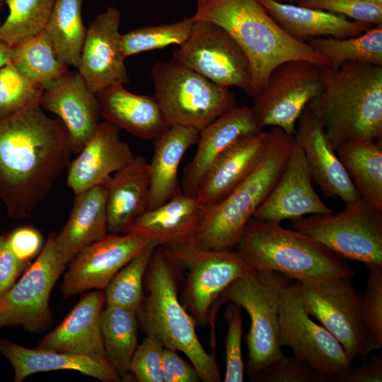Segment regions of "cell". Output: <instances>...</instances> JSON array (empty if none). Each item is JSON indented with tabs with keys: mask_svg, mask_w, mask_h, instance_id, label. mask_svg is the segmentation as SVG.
Returning <instances> with one entry per match:
<instances>
[{
	"mask_svg": "<svg viewBox=\"0 0 382 382\" xmlns=\"http://www.w3.org/2000/svg\"><path fill=\"white\" fill-rule=\"evenodd\" d=\"M2 6H3V4H0V10L2 8ZM0 24H1V23H0Z\"/></svg>",
	"mask_w": 382,
	"mask_h": 382,
	"instance_id": "obj_54",
	"label": "cell"
},
{
	"mask_svg": "<svg viewBox=\"0 0 382 382\" xmlns=\"http://www.w3.org/2000/svg\"><path fill=\"white\" fill-rule=\"evenodd\" d=\"M193 21L188 38L173 58L217 85L238 87L252 97L250 64L238 42L214 23Z\"/></svg>",
	"mask_w": 382,
	"mask_h": 382,
	"instance_id": "obj_14",
	"label": "cell"
},
{
	"mask_svg": "<svg viewBox=\"0 0 382 382\" xmlns=\"http://www.w3.org/2000/svg\"><path fill=\"white\" fill-rule=\"evenodd\" d=\"M40 103L58 116L68 132L71 153L79 154L95 134L101 117L96 95L79 73L68 69L43 89Z\"/></svg>",
	"mask_w": 382,
	"mask_h": 382,
	"instance_id": "obj_19",
	"label": "cell"
},
{
	"mask_svg": "<svg viewBox=\"0 0 382 382\" xmlns=\"http://www.w3.org/2000/svg\"><path fill=\"white\" fill-rule=\"evenodd\" d=\"M43 88L11 62L0 68V119L11 116L40 100Z\"/></svg>",
	"mask_w": 382,
	"mask_h": 382,
	"instance_id": "obj_40",
	"label": "cell"
},
{
	"mask_svg": "<svg viewBox=\"0 0 382 382\" xmlns=\"http://www.w3.org/2000/svg\"><path fill=\"white\" fill-rule=\"evenodd\" d=\"M122 84L96 93L101 117L144 140H154L170 125L156 99L126 90Z\"/></svg>",
	"mask_w": 382,
	"mask_h": 382,
	"instance_id": "obj_26",
	"label": "cell"
},
{
	"mask_svg": "<svg viewBox=\"0 0 382 382\" xmlns=\"http://www.w3.org/2000/svg\"><path fill=\"white\" fill-rule=\"evenodd\" d=\"M271 17L291 37L347 38L358 36L373 26L334 13L274 0H258Z\"/></svg>",
	"mask_w": 382,
	"mask_h": 382,
	"instance_id": "obj_31",
	"label": "cell"
},
{
	"mask_svg": "<svg viewBox=\"0 0 382 382\" xmlns=\"http://www.w3.org/2000/svg\"><path fill=\"white\" fill-rule=\"evenodd\" d=\"M105 304L104 290L86 293L62 322L39 342L36 348L105 359L100 325Z\"/></svg>",
	"mask_w": 382,
	"mask_h": 382,
	"instance_id": "obj_23",
	"label": "cell"
},
{
	"mask_svg": "<svg viewBox=\"0 0 382 382\" xmlns=\"http://www.w3.org/2000/svg\"><path fill=\"white\" fill-rule=\"evenodd\" d=\"M149 163L137 156L107 181L106 212L108 233H125L147 209Z\"/></svg>",
	"mask_w": 382,
	"mask_h": 382,
	"instance_id": "obj_30",
	"label": "cell"
},
{
	"mask_svg": "<svg viewBox=\"0 0 382 382\" xmlns=\"http://www.w3.org/2000/svg\"><path fill=\"white\" fill-rule=\"evenodd\" d=\"M163 382H199L201 378L197 369L185 361L177 351L164 347L163 353Z\"/></svg>",
	"mask_w": 382,
	"mask_h": 382,
	"instance_id": "obj_47",
	"label": "cell"
},
{
	"mask_svg": "<svg viewBox=\"0 0 382 382\" xmlns=\"http://www.w3.org/2000/svg\"><path fill=\"white\" fill-rule=\"evenodd\" d=\"M57 0H5L8 8L0 24V41L13 47L45 30Z\"/></svg>",
	"mask_w": 382,
	"mask_h": 382,
	"instance_id": "obj_37",
	"label": "cell"
},
{
	"mask_svg": "<svg viewBox=\"0 0 382 382\" xmlns=\"http://www.w3.org/2000/svg\"><path fill=\"white\" fill-rule=\"evenodd\" d=\"M105 359L122 379H128L130 364L137 347V311L106 305L100 318Z\"/></svg>",
	"mask_w": 382,
	"mask_h": 382,
	"instance_id": "obj_33",
	"label": "cell"
},
{
	"mask_svg": "<svg viewBox=\"0 0 382 382\" xmlns=\"http://www.w3.org/2000/svg\"><path fill=\"white\" fill-rule=\"evenodd\" d=\"M204 209L195 196L182 193L138 216L125 233H137L158 246L192 241Z\"/></svg>",
	"mask_w": 382,
	"mask_h": 382,
	"instance_id": "obj_27",
	"label": "cell"
},
{
	"mask_svg": "<svg viewBox=\"0 0 382 382\" xmlns=\"http://www.w3.org/2000/svg\"><path fill=\"white\" fill-rule=\"evenodd\" d=\"M291 281L279 272L254 270L233 282L220 296L219 307L231 301L250 317L246 335L250 377L272 369L286 357L278 342L279 300Z\"/></svg>",
	"mask_w": 382,
	"mask_h": 382,
	"instance_id": "obj_7",
	"label": "cell"
},
{
	"mask_svg": "<svg viewBox=\"0 0 382 382\" xmlns=\"http://www.w3.org/2000/svg\"><path fill=\"white\" fill-rule=\"evenodd\" d=\"M352 279L336 277L293 283L306 312L338 340L353 361L366 359L375 349L364 324L361 296Z\"/></svg>",
	"mask_w": 382,
	"mask_h": 382,
	"instance_id": "obj_11",
	"label": "cell"
},
{
	"mask_svg": "<svg viewBox=\"0 0 382 382\" xmlns=\"http://www.w3.org/2000/svg\"><path fill=\"white\" fill-rule=\"evenodd\" d=\"M270 132L245 136L228 148L210 168L196 197L206 209L224 199L255 168L267 151Z\"/></svg>",
	"mask_w": 382,
	"mask_h": 382,
	"instance_id": "obj_24",
	"label": "cell"
},
{
	"mask_svg": "<svg viewBox=\"0 0 382 382\" xmlns=\"http://www.w3.org/2000/svg\"><path fill=\"white\" fill-rule=\"evenodd\" d=\"M164 346L156 338L146 335L133 354L130 372L138 382H163Z\"/></svg>",
	"mask_w": 382,
	"mask_h": 382,
	"instance_id": "obj_44",
	"label": "cell"
},
{
	"mask_svg": "<svg viewBox=\"0 0 382 382\" xmlns=\"http://www.w3.org/2000/svg\"><path fill=\"white\" fill-rule=\"evenodd\" d=\"M325 87L306 106L335 150L357 140L382 139V66L348 62L324 67Z\"/></svg>",
	"mask_w": 382,
	"mask_h": 382,
	"instance_id": "obj_3",
	"label": "cell"
},
{
	"mask_svg": "<svg viewBox=\"0 0 382 382\" xmlns=\"http://www.w3.org/2000/svg\"><path fill=\"white\" fill-rule=\"evenodd\" d=\"M153 243L137 233H107L69 262L61 286L62 295L69 297L88 290H104L122 267Z\"/></svg>",
	"mask_w": 382,
	"mask_h": 382,
	"instance_id": "obj_16",
	"label": "cell"
},
{
	"mask_svg": "<svg viewBox=\"0 0 382 382\" xmlns=\"http://www.w3.org/2000/svg\"><path fill=\"white\" fill-rule=\"evenodd\" d=\"M11 48L0 41V68L11 62Z\"/></svg>",
	"mask_w": 382,
	"mask_h": 382,
	"instance_id": "obj_50",
	"label": "cell"
},
{
	"mask_svg": "<svg viewBox=\"0 0 382 382\" xmlns=\"http://www.w3.org/2000/svg\"><path fill=\"white\" fill-rule=\"evenodd\" d=\"M305 42L323 56L332 69H337L348 62L382 66V25H373L355 37H308Z\"/></svg>",
	"mask_w": 382,
	"mask_h": 382,
	"instance_id": "obj_35",
	"label": "cell"
},
{
	"mask_svg": "<svg viewBox=\"0 0 382 382\" xmlns=\"http://www.w3.org/2000/svg\"><path fill=\"white\" fill-rule=\"evenodd\" d=\"M294 137L305 154L313 180L326 197L340 198L345 204L361 198L323 126L307 107L296 122Z\"/></svg>",
	"mask_w": 382,
	"mask_h": 382,
	"instance_id": "obj_20",
	"label": "cell"
},
{
	"mask_svg": "<svg viewBox=\"0 0 382 382\" xmlns=\"http://www.w3.org/2000/svg\"><path fill=\"white\" fill-rule=\"evenodd\" d=\"M251 108L237 105L199 132L197 149L183 171L182 191L196 196L206 174L219 156L241 138L261 131Z\"/></svg>",
	"mask_w": 382,
	"mask_h": 382,
	"instance_id": "obj_22",
	"label": "cell"
},
{
	"mask_svg": "<svg viewBox=\"0 0 382 382\" xmlns=\"http://www.w3.org/2000/svg\"><path fill=\"white\" fill-rule=\"evenodd\" d=\"M177 270L185 274L182 304L195 325L214 327L218 302L236 279L254 271L233 250H208L192 241L161 246Z\"/></svg>",
	"mask_w": 382,
	"mask_h": 382,
	"instance_id": "obj_8",
	"label": "cell"
},
{
	"mask_svg": "<svg viewBox=\"0 0 382 382\" xmlns=\"http://www.w3.org/2000/svg\"><path fill=\"white\" fill-rule=\"evenodd\" d=\"M157 246L153 243L117 272L104 289L106 305L137 310L144 295L146 271Z\"/></svg>",
	"mask_w": 382,
	"mask_h": 382,
	"instance_id": "obj_38",
	"label": "cell"
},
{
	"mask_svg": "<svg viewBox=\"0 0 382 382\" xmlns=\"http://www.w3.org/2000/svg\"><path fill=\"white\" fill-rule=\"evenodd\" d=\"M325 66L300 59L277 66L253 98L251 108L258 127H277L294 136L301 114L324 89Z\"/></svg>",
	"mask_w": 382,
	"mask_h": 382,
	"instance_id": "obj_12",
	"label": "cell"
},
{
	"mask_svg": "<svg viewBox=\"0 0 382 382\" xmlns=\"http://www.w3.org/2000/svg\"><path fill=\"white\" fill-rule=\"evenodd\" d=\"M191 18L220 25L238 42L250 64L253 98L283 62L300 59L330 66L328 61L305 41L286 33L258 0H197Z\"/></svg>",
	"mask_w": 382,
	"mask_h": 382,
	"instance_id": "obj_2",
	"label": "cell"
},
{
	"mask_svg": "<svg viewBox=\"0 0 382 382\" xmlns=\"http://www.w3.org/2000/svg\"><path fill=\"white\" fill-rule=\"evenodd\" d=\"M120 20V11L108 7L86 28L76 69L94 94L112 85L129 83L119 31Z\"/></svg>",
	"mask_w": 382,
	"mask_h": 382,
	"instance_id": "obj_17",
	"label": "cell"
},
{
	"mask_svg": "<svg viewBox=\"0 0 382 382\" xmlns=\"http://www.w3.org/2000/svg\"><path fill=\"white\" fill-rule=\"evenodd\" d=\"M192 18L172 23L144 26L121 35L122 50L125 59L143 52L181 45L188 38L193 25Z\"/></svg>",
	"mask_w": 382,
	"mask_h": 382,
	"instance_id": "obj_39",
	"label": "cell"
},
{
	"mask_svg": "<svg viewBox=\"0 0 382 382\" xmlns=\"http://www.w3.org/2000/svg\"><path fill=\"white\" fill-rule=\"evenodd\" d=\"M199 132L172 125L153 140L154 153L149 163L150 185L147 209H154L183 193L178 180L182 158L197 144Z\"/></svg>",
	"mask_w": 382,
	"mask_h": 382,
	"instance_id": "obj_28",
	"label": "cell"
},
{
	"mask_svg": "<svg viewBox=\"0 0 382 382\" xmlns=\"http://www.w3.org/2000/svg\"><path fill=\"white\" fill-rule=\"evenodd\" d=\"M278 342L281 347H290L294 355L333 382L352 368V360L338 340L311 320L293 281L284 287L279 300Z\"/></svg>",
	"mask_w": 382,
	"mask_h": 382,
	"instance_id": "obj_15",
	"label": "cell"
},
{
	"mask_svg": "<svg viewBox=\"0 0 382 382\" xmlns=\"http://www.w3.org/2000/svg\"><path fill=\"white\" fill-rule=\"evenodd\" d=\"M120 130L110 122H100L92 138L70 162L66 185L75 195L104 183L134 158L129 146L121 141Z\"/></svg>",
	"mask_w": 382,
	"mask_h": 382,
	"instance_id": "obj_21",
	"label": "cell"
},
{
	"mask_svg": "<svg viewBox=\"0 0 382 382\" xmlns=\"http://www.w3.org/2000/svg\"><path fill=\"white\" fill-rule=\"evenodd\" d=\"M29 265V262L19 260L13 253L8 233L0 235V297L14 285Z\"/></svg>",
	"mask_w": 382,
	"mask_h": 382,
	"instance_id": "obj_46",
	"label": "cell"
},
{
	"mask_svg": "<svg viewBox=\"0 0 382 382\" xmlns=\"http://www.w3.org/2000/svg\"><path fill=\"white\" fill-rule=\"evenodd\" d=\"M10 247L21 260L29 262L42 245L40 233L31 227H21L8 233Z\"/></svg>",
	"mask_w": 382,
	"mask_h": 382,
	"instance_id": "obj_48",
	"label": "cell"
},
{
	"mask_svg": "<svg viewBox=\"0 0 382 382\" xmlns=\"http://www.w3.org/2000/svg\"><path fill=\"white\" fill-rule=\"evenodd\" d=\"M40 100L0 119V201L13 219L30 216L70 163L68 132Z\"/></svg>",
	"mask_w": 382,
	"mask_h": 382,
	"instance_id": "obj_1",
	"label": "cell"
},
{
	"mask_svg": "<svg viewBox=\"0 0 382 382\" xmlns=\"http://www.w3.org/2000/svg\"><path fill=\"white\" fill-rule=\"evenodd\" d=\"M235 248L253 270L279 272L296 281L355 274L345 257L280 223L252 218Z\"/></svg>",
	"mask_w": 382,
	"mask_h": 382,
	"instance_id": "obj_5",
	"label": "cell"
},
{
	"mask_svg": "<svg viewBox=\"0 0 382 382\" xmlns=\"http://www.w3.org/2000/svg\"><path fill=\"white\" fill-rule=\"evenodd\" d=\"M82 5L83 0H57L45 28L58 59L76 69L86 33Z\"/></svg>",
	"mask_w": 382,
	"mask_h": 382,
	"instance_id": "obj_34",
	"label": "cell"
},
{
	"mask_svg": "<svg viewBox=\"0 0 382 382\" xmlns=\"http://www.w3.org/2000/svg\"><path fill=\"white\" fill-rule=\"evenodd\" d=\"M346 206L337 214L291 220V225L343 257L382 270V212L361 197Z\"/></svg>",
	"mask_w": 382,
	"mask_h": 382,
	"instance_id": "obj_10",
	"label": "cell"
},
{
	"mask_svg": "<svg viewBox=\"0 0 382 382\" xmlns=\"http://www.w3.org/2000/svg\"><path fill=\"white\" fill-rule=\"evenodd\" d=\"M0 353L10 362L14 382H21L34 374L70 370L103 382H120V376L105 359H96L43 349H30L10 340H0Z\"/></svg>",
	"mask_w": 382,
	"mask_h": 382,
	"instance_id": "obj_25",
	"label": "cell"
},
{
	"mask_svg": "<svg viewBox=\"0 0 382 382\" xmlns=\"http://www.w3.org/2000/svg\"><path fill=\"white\" fill-rule=\"evenodd\" d=\"M266 153L252 173L218 204L204 210L192 243L204 249L233 250L255 212L279 177L294 137L272 127Z\"/></svg>",
	"mask_w": 382,
	"mask_h": 382,
	"instance_id": "obj_6",
	"label": "cell"
},
{
	"mask_svg": "<svg viewBox=\"0 0 382 382\" xmlns=\"http://www.w3.org/2000/svg\"><path fill=\"white\" fill-rule=\"evenodd\" d=\"M11 47V63L43 89L69 69L56 55L45 30Z\"/></svg>",
	"mask_w": 382,
	"mask_h": 382,
	"instance_id": "obj_36",
	"label": "cell"
},
{
	"mask_svg": "<svg viewBox=\"0 0 382 382\" xmlns=\"http://www.w3.org/2000/svg\"><path fill=\"white\" fill-rule=\"evenodd\" d=\"M108 180L75 195L66 223L59 233H56L55 247L66 265L82 249L108 233L106 212Z\"/></svg>",
	"mask_w": 382,
	"mask_h": 382,
	"instance_id": "obj_29",
	"label": "cell"
},
{
	"mask_svg": "<svg viewBox=\"0 0 382 382\" xmlns=\"http://www.w3.org/2000/svg\"><path fill=\"white\" fill-rule=\"evenodd\" d=\"M367 1H369V2L375 5L382 7V0H367Z\"/></svg>",
	"mask_w": 382,
	"mask_h": 382,
	"instance_id": "obj_52",
	"label": "cell"
},
{
	"mask_svg": "<svg viewBox=\"0 0 382 382\" xmlns=\"http://www.w3.org/2000/svg\"><path fill=\"white\" fill-rule=\"evenodd\" d=\"M335 152L361 197L382 212V139L347 142Z\"/></svg>",
	"mask_w": 382,
	"mask_h": 382,
	"instance_id": "obj_32",
	"label": "cell"
},
{
	"mask_svg": "<svg viewBox=\"0 0 382 382\" xmlns=\"http://www.w3.org/2000/svg\"><path fill=\"white\" fill-rule=\"evenodd\" d=\"M296 4L342 15L372 25H382V7L367 0H300Z\"/></svg>",
	"mask_w": 382,
	"mask_h": 382,
	"instance_id": "obj_43",
	"label": "cell"
},
{
	"mask_svg": "<svg viewBox=\"0 0 382 382\" xmlns=\"http://www.w3.org/2000/svg\"><path fill=\"white\" fill-rule=\"evenodd\" d=\"M305 154L294 139L284 167L252 218L280 223L306 215L335 212L318 197Z\"/></svg>",
	"mask_w": 382,
	"mask_h": 382,
	"instance_id": "obj_18",
	"label": "cell"
},
{
	"mask_svg": "<svg viewBox=\"0 0 382 382\" xmlns=\"http://www.w3.org/2000/svg\"><path fill=\"white\" fill-rule=\"evenodd\" d=\"M274 1L280 2V3L294 4V3H297L300 0H274Z\"/></svg>",
	"mask_w": 382,
	"mask_h": 382,
	"instance_id": "obj_51",
	"label": "cell"
},
{
	"mask_svg": "<svg viewBox=\"0 0 382 382\" xmlns=\"http://www.w3.org/2000/svg\"><path fill=\"white\" fill-rule=\"evenodd\" d=\"M55 235L54 231L49 234L36 260L0 297V328L21 325L29 332L39 333L51 325L50 295L67 266L57 251Z\"/></svg>",
	"mask_w": 382,
	"mask_h": 382,
	"instance_id": "obj_13",
	"label": "cell"
},
{
	"mask_svg": "<svg viewBox=\"0 0 382 382\" xmlns=\"http://www.w3.org/2000/svg\"><path fill=\"white\" fill-rule=\"evenodd\" d=\"M258 382H330L331 378L321 374L309 364L292 355L285 358L272 369L250 377Z\"/></svg>",
	"mask_w": 382,
	"mask_h": 382,
	"instance_id": "obj_45",
	"label": "cell"
},
{
	"mask_svg": "<svg viewBox=\"0 0 382 382\" xmlns=\"http://www.w3.org/2000/svg\"><path fill=\"white\" fill-rule=\"evenodd\" d=\"M365 359L359 368H351L346 374L339 377L336 382H381V352L369 361Z\"/></svg>",
	"mask_w": 382,
	"mask_h": 382,
	"instance_id": "obj_49",
	"label": "cell"
},
{
	"mask_svg": "<svg viewBox=\"0 0 382 382\" xmlns=\"http://www.w3.org/2000/svg\"><path fill=\"white\" fill-rule=\"evenodd\" d=\"M5 1V0H0V4H3V3Z\"/></svg>",
	"mask_w": 382,
	"mask_h": 382,
	"instance_id": "obj_53",
	"label": "cell"
},
{
	"mask_svg": "<svg viewBox=\"0 0 382 382\" xmlns=\"http://www.w3.org/2000/svg\"><path fill=\"white\" fill-rule=\"evenodd\" d=\"M364 326L375 349L382 347V270H370L361 297Z\"/></svg>",
	"mask_w": 382,
	"mask_h": 382,
	"instance_id": "obj_42",
	"label": "cell"
},
{
	"mask_svg": "<svg viewBox=\"0 0 382 382\" xmlns=\"http://www.w3.org/2000/svg\"><path fill=\"white\" fill-rule=\"evenodd\" d=\"M175 267L161 246L153 252L144 280V294L137 310L139 325L146 335L164 347L182 352L204 382L221 381L215 357L201 344L195 323L180 301Z\"/></svg>",
	"mask_w": 382,
	"mask_h": 382,
	"instance_id": "obj_4",
	"label": "cell"
},
{
	"mask_svg": "<svg viewBox=\"0 0 382 382\" xmlns=\"http://www.w3.org/2000/svg\"><path fill=\"white\" fill-rule=\"evenodd\" d=\"M227 322L226 337V371L224 382H243L244 364L242 356L243 318L241 308L231 303L225 311Z\"/></svg>",
	"mask_w": 382,
	"mask_h": 382,
	"instance_id": "obj_41",
	"label": "cell"
},
{
	"mask_svg": "<svg viewBox=\"0 0 382 382\" xmlns=\"http://www.w3.org/2000/svg\"><path fill=\"white\" fill-rule=\"evenodd\" d=\"M151 76L154 97L170 126L178 125L200 132L236 105L229 88L214 83L174 58L155 64Z\"/></svg>",
	"mask_w": 382,
	"mask_h": 382,
	"instance_id": "obj_9",
	"label": "cell"
}]
</instances>
